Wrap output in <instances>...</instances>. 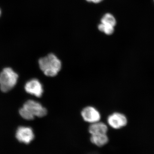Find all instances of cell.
<instances>
[{
	"label": "cell",
	"instance_id": "cell-8",
	"mask_svg": "<svg viewBox=\"0 0 154 154\" xmlns=\"http://www.w3.org/2000/svg\"><path fill=\"white\" fill-rule=\"evenodd\" d=\"M108 130L107 125L100 121L92 123L89 127V132L91 135L107 134Z\"/></svg>",
	"mask_w": 154,
	"mask_h": 154
},
{
	"label": "cell",
	"instance_id": "cell-11",
	"mask_svg": "<svg viewBox=\"0 0 154 154\" xmlns=\"http://www.w3.org/2000/svg\"><path fill=\"white\" fill-rule=\"evenodd\" d=\"M98 29L101 32L107 35H110L113 34L114 30V27L111 25H106L101 23L98 26Z\"/></svg>",
	"mask_w": 154,
	"mask_h": 154
},
{
	"label": "cell",
	"instance_id": "cell-14",
	"mask_svg": "<svg viewBox=\"0 0 154 154\" xmlns=\"http://www.w3.org/2000/svg\"></svg>",
	"mask_w": 154,
	"mask_h": 154
},
{
	"label": "cell",
	"instance_id": "cell-10",
	"mask_svg": "<svg viewBox=\"0 0 154 154\" xmlns=\"http://www.w3.org/2000/svg\"><path fill=\"white\" fill-rule=\"evenodd\" d=\"M101 23L115 27L116 22L115 18L112 14H105L101 19Z\"/></svg>",
	"mask_w": 154,
	"mask_h": 154
},
{
	"label": "cell",
	"instance_id": "cell-5",
	"mask_svg": "<svg viewBox=\"0 0 154 154\" xmlns=\"http://www.w3.org/2000/svg\"><path fill=\"white\" fill-rule=\"evenodd\" d=\"M25 91L28 94L40 98L44 92L43 86L37 79H34L30 80L25 84Z\"/></svg>",
	"mask_w": 154,
	"mask_h": 154
},
{
	"label": "cell",
	"instance_id": "cell-7",
	"mask_svg": "<svg viewBox=\"0 0 154 154\" xmlns=\"http://www.w3.org/2000/svg\"><path fill=\"white\" fill-rule=\"evenodd\" d=\"M109 126L115 129H120L127 124L126 116L119 113H114L109 116L107 119Z\"/></svg>",
	"mask_w": 154,
	"mask_h": 154
},
{
	"label": "cell",
	"instance_id": "cell-1",
	"mask_svg": "<svg viewBox=\"0 0 154 154\" xmlns=\"http://www.w3.org/2000/svg\"><path fill=\"white\" fill-rule=\"evenodd\" d=\"M38 63L42 71L48 77L56 76L62 68L61 61L52 53L39 59Z\"/></svg>",
	"mask_w": 154,
	"mask_h": 154
},
{
	"label": "cell",
	"instance_id": "cell-2",
	"mask_svg": "<svg viewBox=\"0 0 154 154\" xmlns=\"http://www.w3.org/2000/svg\"><path fill=\"white\" fill-rule=\"evenodd\" d=\"M19 113L24 119L31 120L35 117H44L47 115L48 111L46 108L39 102L29 100L25 102L23 107L19 110Z\"/></svg>",
	"mask_w": 154,
	"mask_h": 154
},
{
	"label": "cell",
	"instance_id": "cell-4",
	"mask_svg": "<svg viewBox=\"0 0 154 154\" xmlns=\"http://www.w3.org/2000/svg\"><path fill=\"white\" fill-rule=\"evenodd\" d=\"M16 137L19 142L28 144L34 140L35 135L31 128L21 126L16 131Z\"/></svg>",
	"mask_w": 154,
	"mask_h": 154
},
{
	"label": "cell",
	"instance_id": "cell-12",
	"mask_svg": "<svg viewBox=\"0 0 154 154\" xmlns=\"http://www.w3.org/2000/svg\"><path fill=\"white\" fill-rule=\"evenodd\" d=\"M86 1H87V2H92L97 4V3L101 2L103 0H86Z\"/></svg>",
	"mask_w": 154,
	"mask_h": 154
},
{
	"label": "cell",
	"instance_id": "cell-6",
	"mask_svg": "<svg viewBox=\"0 0 154 154\" xmlns=\"http://www.w3.org/2000/svg\"><path fill=\"white\" fill-rule=\"evenodd\" d=\"M81 115L84 121L91 124L100 121L101 118L99 111L92 106L85 107L81 112Z\"/></svg>",
	"mask_w": 154,
	"mask_h": 154
},
{
	"label": "cell",
	"instance_id": "cell-9",
	"mask_svg": "<svg viewBox=\"0 0 154 154\" xmlns=\"http://www.w3.org/2000/svg\"><path fill=\"white\" fill-rule=\"evenodd\" d=\"M91 142L98 147H102L107 144L109 142V138L107 134L91 135Z\"/></svg>",
	"mask_w": 154,
	"mask_h": 154
},
{
	"label": "cell",
	"instance_id": "cell-13",
	"mask_svg": "<svg viewBox=\"0 0 154 154\" xmlns=\"http://www.w3.org/2000/svg\"><path fill=\"white\" fill-rule=\"evenodd\" d=\"M1 10H0V15H1Z\"/></svg>",
	"mask_w": 154,
	"mask_h": 154
},
{
	"label": "cell",
	"instance_id": "cell-3",
	"mask_svg": "<svg viewBox=\"0 0 154 154\" xmlns=\"http://www.w3.org/2000/svg\"><path fill=\"white\" fill-rule=\"evenodd\" d=\"M19 75L10 67H6L0 73V89L4 93L11 91L16 85Z\"/></svg>",
	"mask_w": 154,
	"mask_h": 154
}]
</instances>
